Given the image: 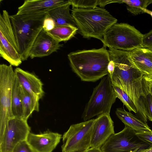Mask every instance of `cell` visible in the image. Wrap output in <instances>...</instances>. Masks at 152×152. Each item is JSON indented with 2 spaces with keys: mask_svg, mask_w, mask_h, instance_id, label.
I'll return each mask as SVG.
<instances>
[{
  "mask_svg": "<svg viewBox=\"0 0 152 152\" xmlns=\"http://www.w3.org/2000/svg\"><path fill=\"white\" fill-rule=\"evenodd\" d=\"M85 151H77L72 152H84Z\"/></svg>",
  "mask_w": 152,
  "mask_h": 152,
  "instance_id": "37",
  "label": "cell"
},
{
  "mask_svg": "<svg viewBox=\"0 0 152 152\" xmlns=\"http://www.w3.org/2000/svg\"><path fill=\"white\" fill-rule=\"evenodd\" d=\"M141 9L143 11L144 13L149 14L152 17V11L150 10L147 9L141 8Z\"/></svg>",
  "mask_w": 152,
  "mask_h": 152,
  "instance_id": "34",
  "label": "cell"
},
{
  "mask_svg": "<svg viewBox=\"0 0 152 152\" xmlns=\"http://www.w3.org/2000/svg\"><path fill=\"white\" fill-rule=\"evenodd\" d=\"M134 66L144 75H152V50L141 48L128 51Z\"/></svg>",
  "mask_w": 152,
  "mask_h": 152,
  "instance_id": "17",
  "label": "cell"
},
{
  "mask_svg": "<svg viewBox=\"0 0 152 152\" xmlns=\"http://www.w3.org/2000/svg\"><path fill=\"white\" fill-rule=\"evenodd\" d=\"M15 75L12 65H0V137L8 121L13 117L11 110V99Z\"/></svg>",
  "mask_w": 152,
  "mask_h": 152,
  "instance_id": "10",
  "label": "cell"
},
{
  "mask_svg": "<svg viewBox=\"0 0 152 152\" xmlns=\"http://www.w3.org/2000/svg\"><path fill=\"white\" fill-rule=\"evenodd\" d=\"M70 5L68 0L67 3L56 7L47 13L48 16L54 20L55 27L62 26L77 27L70 13Z\"/></svg>",
  "mask_w": 152,
  "mask_h": 152,
  "instance_id": "18",
  "label": "cell"
},
{
  "mask_svg": "<svg viewBox=\"0 0 152 152\" xmlns=\"http://www.w3.org/2000/svg\"><path fill=\"white\" fill-rule=\"evenodd\" d=\"M115 114L124 124L137 132L149 131L151 129L147 123L138 116L125 110L124 109L118 108L116 109Z\"/></svg>",
  "mask_w": 152,
  "mask_h": 152,
  "instance_id": "19",
  "label": "cell"
},
{
  "mask_svg": "<svg viewBox=\"0 0 152 152\" xmlns=\"http://www.w3.org/2000/svg\"><path fill=\"white\" fill-rule=\"evenodd\" d=\"M143 35L133 26L126 23H116L107 31L102 42L106 47L130 51L143 48Z\"/></svg>",
  "mask_w": 152,
  "mask_h": 152,
  "instance_id": "5",
  "label": "cell"
},
{
  "mask_svg": "<svg viewBox=\"0 0 152 152\" xmlns=\"http://www.w3.org/2000/svg\"><path fill=\"white\" fill-rule=\"evenodd\" d=\"M68 1L26 0L18 7L16 14L26 15L47 13L52 9L67 3Z\"/></svg>",
  "mask_w": 152,
  "mask_h": 152,
  "instance_id": "16",
  "label": "cell"
},
{
  "mask_svg": "<svg viewBox=\"0 0 152 152\" xmlns=\"http://www.w3.org/2000/svg\"><path fill=\"white\" fill-rule=\"evenodd\" d=\"M62 45H63L54 39L42 29L31 47L29 57L32 59L48 56L57 51Z\"/></svg>",
  "mask_w": 152,
  "mask_h": 152,
  "instance_id": "14",
  "label": "cell"
},
{
  "mask_svg": "<svg viewBox=\"0 0 152 152\" xmlns=\"http://www.w3.org/2000/svg\"><path fill=\"white\" fill-rule=\"evenodd\" d=\"M73 71L82 81L95 82L108 74L110 62L106 47L71 52L68 55Z\"/></svg>",
  "mask_w": 152,
  "mask_h": 152,
  "instance_id": "2",
  "label": "cell"
},
{
  "mask_svg": "<svg viewBox=\"0 0 152 152\" xmlns=\"http://www.w3.org/2000/svg\"><path fill=\"white\" fill-rule=\"evenodd\" d=\"M21 95L23 118L27 120L33 111H39V102L35 100L22 87Z\"/></svg>",
  "mask_w": 152,
  "mask_h": 152,
  "instance_id": "22",
  "label": "cell"
},
{
  "mask_svg": "<svg viewBox=\"0 0 152 152\" xmlns=\"http://www.w3.org/2000/svg\"><path fill=\"white\" fill-rule=\"evenodd\" d=\"M114 63L113 61L110 60V62L108 64L107 67V70L108 73V75L110 78L113 75L114 70Z\"/></svg>",
  "mask_w": 152,
  "mask_h": 152,
  "instance_id": "31",
  "label": "cell"
},
{
  "mask_svg": "<svg viewBox=\"0 0 152 152\" xmlns=\"http://www.w3.org/2000/svg\"><path fill=\"white\" fill-rule=\"evenodd\" d=\"M84 152H103L101 148H90Z\"/></svg>",
  "mask_w": 152,
  "mask_h": 152,
  "instance_id": "32",
  "label": "cell"
},
{
  "mask_svg": "<svg viewBox=\"0 0 152 152\" xmlns=\"http://www.w3.org/2000/svg\"><path fill=\"white\" fill-rule=\"evenodd\" d=\"M27 121L15 117L8 120L0 137V152H12L19 142L26 140L31 130Z\"/></svg>",
  "mask_w": 152,
  "mask_h": 152,
  "instance_id": "11",
  "label": "cell"
},
{
  "mask_svg": "<svg viewBox=\"0 0 152 152\" xmlns=\"http://www.w3.org/2000/svg\"><path fill=\"white\" fill-rule=\"evenodd\" d=\"M136 134L141 140L152 145V130L137 132Z\"/></svg>",
  "mask_w": 152,
  "mask_h": 152,
  "instance_id": "28",
  "label": "cell"
},
{
  "mask_svg": "<svg viewBox=\"0 0 152 152\" xmlns=\"http://www.w3.org/2000/svg\"><path fill=\"white\" fill-rule=\"evenodd\" d=\"M140 152H152V145L148 148L142 150Z\"/></svg>",
  "mask_w": 152,
  "mask_h": 152,
  "instance_id": "35",
  "label": "cell"
},
{
  "mask_svg": "<svg viewBox=\"0 0 152 152\" xmlns=\"http://www.w3.org/2000/svg\"><path fill=\"white\" fill-rule=\"evenodd\" d=\"M145 80L150 84H152V75H144Z\"/></svg>",
  "mask_w": 152,
  "mask_h": 152,
  "instance_id": "33",
  "label": "cell"
},
{
  "mask_svg": "<svg viewBox=\"0 0 152 152\" xmlns=\"http://www.w3.org/2000/svg\"><path fill=\"white\" fill-rule=\"evenodd\" d=\"M22 89V86L15 75L13 84L11 99V110L13 117L23 118Z\"/></svg>",
  "mask_w": 152,
  "mask_h": 152,
  "instance_id": "20",
  "label": "cell"
},
{
  "mask_svg": "<svg viewBox=\"0 0 152 152\" xmlns=\"http://www.w3.org/2000/svg\"><path fill=\"white\" fill-rule=\"evenodd\" d=\"M109 48L110 59L114 65L113 75L110 77L112 86L119 88L129 96L138 110V117L147 123L143 102L150 93V84L132 63L128 51Z\"/></svg>",
  "mask_w": 152,
  "mask_h": 152,
  "instance_id": "1",
  "label": "cell"
},
{
  "mask_svg": "<svg viewBox=\"0 0 152 152\" xmlns=\"http://www.w3.org/2000/svg\"><path fill=\"white\" fill-rule=\"evenodd\" d=\"M7 11L0 14V56L12 66H18L22 62L16 39Z\"/></svg>",
  "mask_w": 152,
  "mask_h": 152,
  "instance_id": "9",
  "label": "cell"
},
{
  "mask_svg": "<svg viewBox=\"0 0 152 152\" xmlns=\"http://www.w3.org/2000/svg\"><path fill=\"white\" fill-rule=\"evenodd\" d=\"M142 46L143 48L152 50V30L143 34Z\"/></svg>",
  "mask_w": 152,
  "mask_h": 152,
  "instance_id": "29",
  "label": "cell"
},
{
  "mask_svg": "<svg viewBox=\"0 0 152 152\" xmlns=\"http://www.w3.org/2000/svg\"><path fill=\"white\" fill-rule=\"evenodd\" d=\"M151 145L140 139L135 131L125 126L121 131L111 135L100 148L103 152H140Z\"/></svg>",
  "mask_w": 152,
  "mask_h": 152,
  "instance_id": "7",
  "label": "cell"
},
{
  "mask_svg": "<svg viewBox=\"0 0 152 152\" xmlns=\"http://www.w3.org/2000/svg\"><path fill=\"white\" fill-rule=\"evenodd\" d=\"M78 30L77 27L62 26L55 27L46 31L53 38L60 42L69 40L74 36Z\"/></svg>",
  "mask_w": 152,
  "mask_h": 152,
  "instance_id": "21",
  "label": "cell"
},
{
  "mask_svg": "<svg viewBox=\"0 0 152 152\" xmlns=\"http://www.w3.org/2000/svg\"><path fill=\"white\" fill-rule=\"evenodd\" d=\"M119 3H125L127 6L128 11L135 15L144 13L142 9H147V7L152 3V0H119Z\"/></svg>",
  "mask_w": 152,
  "mask_h": 152,
  "instance_id": "23",
  "label": "cell"
},
{
  "mask_svg": "<svg viewBox=\"0 0 152 152\" xmlns=\"http://www.w3.org/2000/svg\"><path fill=\"white\" fill-rule=\"evenodd\" d=\"M150 93L152 95V84L150 85Z\"/></svg>",
  "mask_w": 152,
  "mask_h": 152,
  "instance_id": "36",
  "label": "cell"
},
{
  "mask_svg": "<svg viewBox=\"0 0 152 152\" xmlns=\"http://www.w3.org/2000/svg\"><path fill=\"white\" fill-rule=\"evenodd\" d=\"M113 122L110 115L104 114L94 119L90 143V148H100L114 133Z\"/></svg>",
  "mask_w": 152,
  "mask_h": 152,
  "instance_id": "12",
  "label": "cell"
},
{
  "mask_svg": "<svg viewBox=\"0 0 152 152\" xmlns=\"http://www.w3.org/2000/svg\"><path fill=\"white\" fill-rule=\"evenodd\" d=\"M55 27V24L54 20L49 17L47 14L46 18L44 20L43 29L46 31L50 30Z\"/></svg>",
  "mask_w": 152,
  "mask_h": 152,
  "instance_id": "30",
  "label": "cell"
},
{
  "mask_svg": "<svg viewBox=\"0 0 152 152\" xmlns=\"http://www.w3.org/2000/svg\"><path fill=\"white\" fill-rule=\"evenodd\" d=\"M61 138V134L47 130L38 134L30 132L26 140L35 152H52Z\"/></svg>",
  "mask_w": 152,
  "mask_h": 152,
  "instance_id": "13",
  "label": "cell"
},
{
  "mask_svg": "<svg viewBox=\"0 0 152 152\" xmlns=\"http://www.w3.org/2000/svg\"><path fill=\"white\" fill-rule=\"evenodd\" d=\"M71 15L80 33L85 38L93 37L102 42L104 34L117 20L104 8H72Z\"/></svg>",
  "mask_w": 152,
  "mask_h": 152,
  "instance_id": "3",
  "label": "cell"
},
{
  "mask_svg": "<svg viewBox=\"0 0 152 152\" xmlns=\"http://www.w3.org/2000/svg\"><path fill=\"white\" fill-rule=\"evenodd\" d=\"M12 152H35L26 140L19 142L15 147Z\"/></svg>",
  "mask_w": 152,
  "mask_h": 152,
  "instance_id": "27",
  "label": "cell"
},
{
  "mask_svg": "<svg viewBox=\"0 0 152 152\" xmlns=\"http://www.w3.org/2000/svg\"><path fill=\"white\" fill-rule=\"evenodd\" d=\"M113 86L116 97L121 100L129 111L138 113V110L136 107L129 96L119 88Z\"/></svg>",
  "mask_w": 152,
  "mask_h": 152,
  "instance_id": "25",
  "label": "cell"
},
{
  "mask_svg": "<svg viewBox=\"0 0 152 152\" xmlns=\"http://www.w3.org/2000/svg\"><path fill=\"white\" fill-rule=\"evenodd\" d=\"M94 119L70 126L62 137V152L85 151L90 148Z\"/></svg>",
  "mask_w": 152,
  "mask_h": 152,
  "instance_id": "8",
  "label": "cell"
},
{
  "mask_svg": "<svg viewBox=\"0 0 152 152\" xmlns=\"http://www.w3.org/2000/svg\"><path fill=\"white\" fill-rule=\"evenodd\" d=\"M143 103L147 118L152 121V95L150 93L144 98Z\"/></svg>",
  "mask_w": 152,
  "mask_h": 152,
  "instance_id": "26",
  "label": "cell"
},
{
  "mask_svg": "<svg viewBox=\"0 0 152 152\" xmlns=\"http://www.w3.org/2000/svg\"><path fill=\"white\" fill-rule=\"evenodd\" d=\"M72 8H94L97 5L102 8L111 3H114V0H69Z\"/></svg>",
  "mask_w": 152,
  "mask_h": 152,
  "instance_id": "24",
  "label": "cell"
},
{
  "mask_svg": "<svg viewBox=\"0 0 152 152\" xmlns=\"http://www.w3.org/2000/svg\"><path fill=\"white\" fill-rule=\"evenodd\" d=\"M116 98L110 77L106 75L94 88L82 115V118L86 121L95 116L110 115Z\"/></svg>",
  "mask_w": 152,
  "mask_h": 152,
  "instance_id": "6",
  "label": "cell"
},
{
  "mask_svg": "<svg viewBox=\"0 0 152 152\" xmlns=\"http://www.w3.org/2000/svg\"><path fill=\"white\" fill-rule=\"evenodd\" d=\"M47 13L15 15L10 16L16 39L18 51L22 61L29 57L31 47L43 29Z\"/></svg>",
  "mask_w": 152,
  "mask_h": 152,
  "instance_id": "4",
  "label": "cell"
},
{
  "mask_svg": "<svg viewBox=\"0 0 152 152\" xmlns=\"http://www.w3.org/2000/svg\"><path fill=\"white\" fill-rule=\"evenodd\" d=\"M14 72L22 87L39 102L44 94L41 80L33 74L19 67L15 68Z\"/></svg>",
  "mask_w": 152,
  "mask_h": 152,
  "instance_id": "15",
  "label": "cell"
}]
</instances>
